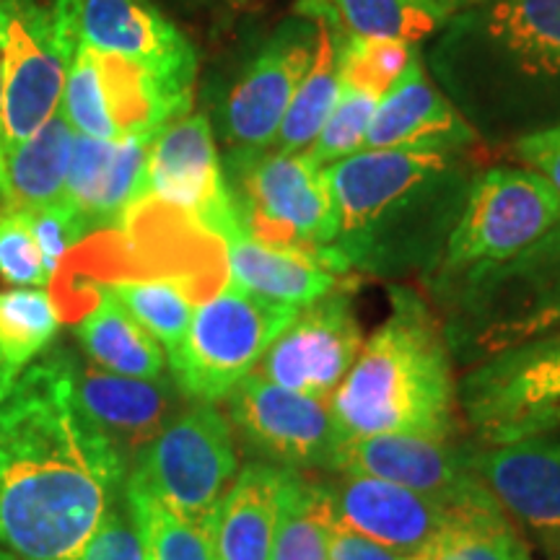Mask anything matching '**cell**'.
Instances as JSON below:
<instances>
[{
	"instance_id": "83f0119b",
	"label": "cell",
	"mask_w": 560,
	"mask_h": 560,
	"mask_svg": "<svg viewBox=\"0 0 560 560\" xmlns=\"http://www.w3.org/2000/svg\"><path fill=\"white\" fill-rule=\"evenodd\" d=\"M293 13L322 19L338 37L397 39L418 45L446 24L433 0H296Z\"/></svg>"
},
{
	"instance_id": "e575fe53",
	"label": "cell",
	"mask_w": 560,
	"mask_h": 560,
	"mask_svg": "<svg viewBox=\"0 0 560 560\" xmlns=\"http://www.w3.org/2000/svg\"><path fill=\"white\" fill-rule=\"evenodd\" d=\"M412 60H416V52H412V45H405V42L342 37L338 55L340 83L382 100L402 79Z\"/></svg>"
},
{
	"instance_id": "d6986e66",
	"label": "cell",
	"mask_w": 560,
	"mask_h": 560,
	"mask_svg": "<svg viewBox=\"0 0 560 560\" xmlns=\"http://www.w3.org/2000/svg\"><path fill=\"white\" fill-rule=\"evenodd\" d=\"M332 472L387 480L450 503L486 490L467 467L465 454L452 450L446 439L423 433L348 436L340 444Z\"/></svg>"
},
{
	"instance_id": "30bf717a",
	"label": "cell",
	"mask_w": 560,
	"mask_h": 560,
	"mask_svg": "<svg viewBox=\"0 0 560 560\" xmlns=\"http://www.w3.org/2000/svg\"><path fill=\"white\" fill-rule=\"evenodd\" d=\"M229 172L236 219L249 236L310 252L335 242L338 215L325 170L304 151H231Z\"/></svg>"
},
{
	"instance_id": "3957f363",
	"label": "cell",
	"mask_w": 560,
	"mask_h": 560,
	"mask_svg": "<svg viewBox=\"0 0 560 560\" xmlns=\"http://www.w3.org/2000/svg\"><path fill=\"white\" fill-rule=\"evenodd\" d=\"M465 151L363 149L325 170L338 234L330 249L348 268L380 270L402 244L450 229L470 179Z\"/></svg>"
},
{
	"instance_id": "f546056e",
	"label": "cell",
	"mask_w": 560,
	"mask_h": 560,
	"mask_svg": "<svg viewBox=\"0 0 560 560\" xmlns=\"http://www.w3.org/2000/svg\"><path fill=\"white\" fill-rule=\"evenodd\" d=\"M332 511L322 482L285 470L270 560H330Z\"/></svg>"
},
{
	"instance_id": "ac0fdd59",
	"label": "cell",
	"mask_w": 560,
	"mask_h": 560,
	"mask_svg": "<svg viewBox=\"0 0 560 560\" xmlns=\"http://www.w3.org/2000/svg\"><path fill=\"white\" fill-rule=\"evenodd\" d=\"M322 488L335 520L402 558L423 550L462 511L488 493L480 490L472 499L450 503L387 480L340 472L330 482H322Z\"/></svg>"
},
{
	"instance_id": "4dcf8cb0",
	"label": "cell",
	"mask_w": 560,
	"mask_h": 560,
	"mask_svg": "<svg viewBox=\"0 0 560 560\" xmlns=\"http://www.w3.org/2000/svg\"><path fill=\"white\" fill-rule=\"evenodd\" d=\"M104 289L159 340L166 359L182 346L200 304L198 291L182 278H120Z\"/></svg>"
},
{
	"instance_id": "277c9868",
	"label": "cell",
	"mask_w": 560,
	"mask_h": 560,
	"mask_svg": "<svg viewBox=\"0 0 560 560\" xmlns=\"http://www.w3.org/2000/svg\"><path fill=\"white\" fill-rule=\"evenodd\" d=\"M457 405L452 348L441 322L408 289L392 291V314L363 342L335 389L330 410L346 436L423 433L450 439Z\"/></svg>"
},
{
	"instance_id": "5bb4252c",
	"label": "cell",
	"mask_w": 560,
	"mask_h": 560,
	"mask_svg": "<svg viewBox=\"0 0 560 560\" xmlns=\"http://www.w3.org/2000/svg\"><path fill=\"white\" fill-rule=\"evenodd\" d=\"M234 423L257 450L285 470H330L340 444V431L330 402L314 400L280 387L252 371L226 397Z\"/></svg>"
},
{
	"instance_id": "6da1fadb",
	"label": "cell",
	"mask_w": 560,
	"mask_h": 560,
	"mask_svg": "<svg viewBox=\"0 0 560 560\" xmlns=\"http://www.w3.org/2000/svg\"><path fill=\"white\" fill-rule=\"evenodd\" d=\"M122 454L83 416L66 355L21 371L0 402V548L68 560L115 503Z\"/></svg>"
},
{
	"instance_id": "d6a6232c",
	"label": "cell",
	"mask_w": 560,
	"mask_h": 560,
	"mask_svg": "<svg viewBox=\"0 0 560 560\" xmlns=\"http://www.w3.org/2000/svg\"><path fill=\"white\" fill-rule=\"evenodd\" d=\"M125 499L138 524L145 560H219L210 522H190L174 514L156 495L130 480L125 486Z\"/></svg>"
},
{
	"instance_id": "9c48e42d",
	"label": "cell",
	"mask_w": 560,
	"mask_h": 560,
	"mask_svg": "<svg viewBox=\"0 0 560 560\" xmlns=\"http://www.w3.org/2000/svg\"><path fill=\"white\" fill-rule=\"evenodd\" d=\"M465 420L486 446L560 429V327L488 355L457 387Z\"/></svg>"
},
{
	"instance_id": "7c38bea8",
	"label": "cell",
	"mask_w": 560,
	"mask_h": 560,
	"mask_svg": "<svg viewBox=\"0 0 560 560\" xmlns=\"http://www.w3.org/2000/svg\"><path fill=\"white\" fill-rule=\"evenodd\" d=\"M190 104L161 89L143 68L79 42L60 109L79 136L117 140L156 136L172 120L187 115Z\"/></svg>"
},
{
	"instance_id": "ee69618b",
	"label": "cell",
	"mask_w": 560,
	"mask_h": 560,
	"mask_svg": "<svg viewBox=\"0 0 560 560\" xmlns=\"http://www.w3.org/2000/svg\"><path fill=\"white\" fill-rule=\"evenodd\" d=\"M433 3L439 5V11L444 13V16H454V13L470 9V5L486 3V0H433Z\"/></svg>"
},
{
	"instance_id": "9a60e30c",
	"label": "cell",
	"mask_w": 560,
	"mask_h": 560,
	"mask_svg": "<svg viewBox=\"0 0 560 560\" xmlns=\"http://www.w3.org/2000/svg\"><path fill=\"white\" fill-rule=\"evenodd\" d=\"M317 50V26L291 16L272 32L223 102V136L231 151H268L285 109Z\"/></svg>"
},
{
	"instance_id": "cb8c5ba5",
	"label": "cell",
	"mask_w": 560,
	"mask_h": 560,
	"mask_svg": "<svg viewBox=\"0 0 560 560\" xmlns=\"http://www.w3.org/2000/svg\"><path fill=\"white\" fill-rule=\"evenodd\" d=\"M73 395L83 416L122 454V459L151 444V439L172 420L177 402L174 382L166 376L136 380L112 374L96 363H73Z\"/></svg>"
},
{
	"instance_id": "7bdbcfd3",
	"label": "cell",
	"mask_w": 560,
	"mask_h": 560,
	"mask_svg": "<svg viewBox=\"0 0 560 560\" xmlns=\"http://www.w3.org/2000/svg\"><path fill=\"white\" fill-rule=\"evenodd\" d=\"M5 195V140H3V62H0V198Z\"/></svg>"
},
{
	"instance_id": "f1b7e54d",
	"label": "cell",
	"mask_w": 560,
	"mask_h": 560,
	"mask_svg": "<svg viewBox=\"0 0 560 560\" xmlns=\"http://www.w3.org/2000/svg\"><path fill=\"white\" fill-rule=\"evenodd\" d=\"M317 26V50H314L312 66L301 79L296 94L285 109L278 136L272 138L270 151L276 153H301L314 143L322 125L327 122L330 112L340 96V37L327 21L310 19Z\"/></svg>"
},
{
	"instance_id": "4fadbf2b",
	"label": "cell",
	"mask_w": 560,
	"mask_h": 560,
	"mask_svg": "<svg viewBox=\"0 0 560 560\" xmlns=\"http://www.w3.org/2000/svg\"><path fill=\"white\" fill-rule=\"evenodd\" d=\"M140 202L177 210L219 242L240 226L206 115L187 112L156 132L145 161Z\"/></svg>"
},
{
	"instance_id": "2e32d148",
	"label": "cell",
	"mask_w": 560,
	"mask_h": 560,
	"mask_svg": "<svg viewBox=\"0 0 560 560\" xmlns=\"http://www.w3.org/2000/svg\"><path fill=\"white\" fill-rule=\"evenodd\" d=\"M75 24L91 50L143 68L172 96L192 102L198 52L149 0H75Z\"/></svg>"
},
{
	"instance_id": "f35d334b",
	"label": "cell",
	"mask_w": 560,
	"mask_h": 560,
	"mask_svg": "<svg viewBox=\"0 0 560 560\" xmlns=\"http://www.w3.org/2000/svg\"><path fill=\"white\" fill-rule=\"evenodd\" d=\"M68 560H145L143 540L128 501L125 506L112 503L83 548Z\"/></svg>"
},
{
	"instance_id": "d4e9b609",
	"label": "cell",
	"mask_w": 560,
	"mask_h": 560,
	"mask_svg": "<svg viewBox=\"0 0 560 560\" xmlns=\"http://www.w3.org/2000/svg\"><path fill=\"white\" fill-rule=\"evenodd\" d=\"M285 467L252 462L236 475L210 516L219 560H270Z\"/></svg>"
},
{
	"instance_id": "603a6c76",
	"label": "cell",
	"mask_w": 560,
	"mask_h": 560,
	"mask_svg": "<svg viewBox=\"0 0 560 560\" xmlns=\"http://www.w3.org/2000/svg\"><path fill=\"white\" fill-rule=\"evenodd\" d=\"M475 143L478 132L416 58L376 104L363 149L465 151Z\"/></svg>"
},
{
	"instance_id": "ab89813d",
	"label": "cell",
	"mask_w": 560,
	"mask_h": 560,
	"mask_svg": "<svg viewBox=\"0 0 560 560\" xmlns=\"http://www.w3.org/2000/svg\"><path fill=\"white\" fill-rule=\"evenodd\" d=\"M514 156L524 164V170L540 174L560 195V122L516 136Z\"/></svg>"
},
{
	"instance_id": "1f68e13d",
	"label": "cell",
	"mask_w": 560,
	"mask_h": 560,
	"mask_svg": "<svg viewBox=\"0 0 560 560\" xmlns=\"http://www.w3.org/2000/svg\"><path fill=\"white\" fill-rule=\"evenodd\" d=\"M527 556L490 493L470 503L441 535L408 560H522Z\"/></svg>"
},
{
	"instance_id": "44dd1931",
	"label": "cell",
	"mask_w": 560,
	"mask_h": 560,
	"mask_svg": "<svg viewBox=\"0 0 560 560\" xmlns=\"http://www.w3.org/2000/svg\"><path fill=\"white\" fill-rule=\"evenodd\" d=\"M226 249L229 280L236 289L276 304L310 306L338 289L340 276L350 268L335 249H296L265 244L234 226L221 240Z\"/></svg>"
},
{
	"instance_id": "836d02e7",
	"label": "cell",
	"mask_w": 560,
	"mask_h": 560,
	"mask_svg": "<svg viewBox=\"0 0 560 560\" xmlns=\"http://www.w3.org/2000/svg\"><path fill=\"white\" fill-rule=\"evenodd\" d=\"M60 327V312L47 289L0 293V353L24 371L50 346Z\"/></svg>"
},
{
	"instance_id": "ba28073f",
	"label": "cell",
	"mask_w": 560,
	"mask_h": 560,
	"mask_svg": "<svg viewBox=\"0 0 560 560\" xmlns=\"http://www.w3.org/2000/svg\"><path fill=\"white\" fill-rule=\"evenodd\" d=\"M296 312L293 306L252 296L226 280L195 306L185 340L166 359L174 384L195 402L226 400L236 384L257 369Z\"/></svg>"
},
{
	"instance_id": "b9f144b4",
	"label": "cell",
	"mask_w": 560,
	"mask_h": 560,
	"mask_svg": "<svg viewBox=\"0 0 560 560\" xmlns=\"http://www.w3.org/2000/svg\"><path fill=\"white\" fill-rule=\"evenodd\" d=\"M19 376H21V371L13 366V363L5 359L3 353H0V402L9 397V392L13 389V384H16Z\"/></svg>"
},
{
	"instance_id": "f6af8a7d",
	"label": "cell",
	"mask_w": 560,
	"mask_h": 560,
	"mask_svg": "<svg viewBox=\"0 0 560 560\" xmlns=\"http://www.w3.org/2000/svg\"><path fill=\"white\" fill-rule=\"evenodd\" d=\"M0 560H21V558H16L13 552H9L5 548H0Z\"/></svg>"
},
{
	"instance_id": "60d3db41",
	"label": "cell",
	"mask_w": 560,
	"mask_h": 560,
	"mask_svg": "<svg viewBox=\"0 0 560 560\" xmlns=\"http://www.w3.org/2000/svg\"><path fill=\"white\" fill-rule=\"evenodd\" d=\"M330 560H408L400 552L369 540L361 532L346 527L332 516L330 524Z\"/></svg>"
},
{
	"instance_id": "8d00e7d4",
	"label": "cell",
	"mask_w": 560,
	"mask_h": 560,
	"mask_svg": "<svg viewBox=\"0 0 560 560\" xmlns=\"http://www.w3.org/2000/svg\"><path fill=\"white\" fill-rule=\"evenodd\" d=\"M0 278L16 289H50L52 278L34 242L26 210L0 206Z\"/></svg>"
},
{
	"instance_id": "e0dca14e",
	"label": "cell",
	"mask_w": 560,
	"mask_h": 560,
	"mask_svg": "<svg viewBox=\"0 0 560 560\" xmlns=\"http://www.w3.org/2000/svg\"><path fill=\"white\" fill-rule=\"evenodd\" d=\"M363 346L348 296L332 291L301 306L257 363V374L280 387L330 402Z\"/></svg>"
},
{
	"instance_id": "ffe728a7",
	"label": "cell",
	"mask_w": 560,
	"mask_h": 560,
	"mask_svg": "<svg viewBox=\"0 0 560 560\" xmlns=\"http://www.w3.org/2000/svg\"><path fill=\"white\" fill-rule=\"evenodd\" d=\"M153 138L156 136L100 140L75 132L62 202L79 215L83 229L128 221L143 198L145 161Z\"/></svg>"
},
{
	"instance_id": "7a4b0ae2",
	"label": "cell",
	"mask_w": 560,
	"mask_h": 560,
	"mask_svg": "<svg viewBox=\"0 0 560 560\" xmlns=\"http://www.w3.org/2000/svg\"><path fill=\"white\" fill-rule=\"evenodd\" d=\"M431 68L482 138L532 122L560 104V0H486L436 32Z\"/></svg>"
},
{
	"instance_id": "4316f807",
	"label": "cell",
	"mask_w": 560,
	"mask_h": 560,
	"mask_svg": "<svg viewBox=\"0 0 560 560\" xmlns=\"http://www.w3.org/2000/svg\"><path fill=\"white\" fill-rule=\"evenodd\" d=\"M73 143L75 130L58 109L39 130L5 151L3 202L21 210L62 202Z\"/></svg>"
},
{
	"instance_id": "8fae6325",
	"label": "cell",
	"mask_w": 560,
	"mask_h": 560,
	"mask_svg": "<svg viewBox=\"0 0 560 560\" xmlns=\"http://www.w3.org/2000/svg\"><path fill=\"white\" fill-rule=\"evenodd\" d=\"M236 467L229 420L215 405L195 402L151 439L128 480L156 495L174 514L210 522L236 478Z\"/></svg>"
},
{
	"instance_id": "52a82bcc",
	"label": "cell",
	"mask_w": 560,
	"mask_h": 560,
	"mask_svg": "<svg viewBox=\"0 0 560 560\" xmlns=\"http://www.w3.org/2000/svg\"><path fill=\"white\" fill-rule=\"evenodd\" d=\"M79 42L75 0H0L5 151L60 109Z\"/></svg>"
},
{
	"instance_id": "484cf974",
	"label": "cell",
	"mask_w": 560,
	"mask_h": 560,
	"mask_svg": "<svg viewBox=\"0 0 560 560\" xmlns=\"http://www.w3.org/2000/svg\"><path fill=\"white\" fill-rule=\"evenodd\" d=\"M75 335L100 369L136 380L164 376V348L104 285L94 291V301L79 317Z\"/></svg>"
},
{
	"instance_id": "5b68a950",
	"label": "cell",
	"mask_w": 560,
	"mask_h": 560,
	"mask_svg": "<svg viewBox=\"0 0 560 560\" xmlns=\"http://www.w3.org/2000/svg\"><path fill=\"white\" fill-rule=\"evenodd\" d=\"M450 310L446 340L467 363L560 327V221L514 260L436 291Z\"/></svg>"
},
{
	"instance_id": "8992f818",
	"label": "cell",
	"mask_w": 560,
	"mask_h": 560,
	"mask_svg": "<svg viewBox=\"0 0 560 560\" xmlns=\"http://www.w3.org/2000/svg\"><path fill=\"white\" fill-rule=\"evenodd\" d=\"M560 221V195L540 174L514 166L470 179L457 221L444 240L433 289L520 257Z\"/></svg>"
},
{
	"instance_id": "bcb514c9",
	"label": "cell",
	"mask_w": 560,
	"mask_h": 560,
	"mask_svg": "<svg viewBox=\"0 0 560 560\" xmlns=\"http://www.w3.org/2000/svg\"><path fill=\"white\" fill-rule=\"evenodd\" d=\"M522 560H532V558H529V552H527V556H524V558H522Z\"/></svg>"
},
{
	"instance_id": "74e56055",
	"label": "cell",
	"mask_w": 560,
	"mask_h": 560,
	"mask_svg": "<svg viewBox=\"0 0 560 560\" xmlns=\"http://www.w3.org/2000/svg\"><path fill=\"white\" fill-rule=\"evenodd\" d=\"M26 221H30L32 236L37 242L45 268L55 280L62 262H66L68 252L86 236V229L79 221V215L70 210L66 202H55L37 210H26Z\"/></svg>"
},
{
	"instance_id": "d590c367",
	"label": "cell",
	"mask_w": 560,
	"mask_h": 560,
	"mask_svg": "<svg viewBox=\"0 0 560 560\" xmlns=\"http://www.w3.org/2000/svg\"><path fill=\"white\" fill-rule=\"evenodd\" d=\"M376 104H380V100L366 94V91L340 86L338 102H335L327 122L322 125L319 136L304 151L306 156L317 166H330L335 161H342L363 151Z\"/></svg>"
},
{
	"instance_id": "7402d4cb",
	"label": "cell",
	"mask_w": 560,
	"mask_h": 560,
	"mask_svg": "<svg viewBox=\"0 0 560 560\" xmlns=\"http://www.w3.org/2000/svg\"><path fill=\"white\" fill-rule=\"evenodd\" d=\"M467 467L495 503L542 535L560 537V441L524 439L470 454Z\"/></svg>"
}]
</instances>
